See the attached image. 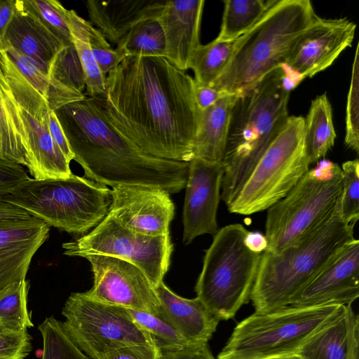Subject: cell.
<instances>
[{
  "mask_svg": "<svg viewBox=\"0 0 359 359\" xmlns=\"http://www.w3.org/2000/svg\"><path fill=\"white\" fill-rule=\"evenodd\" d=\"M101 102L113 127L145 154L193 159L200 115L195 82L165 57H125L107 74Z\"/></svg>",
  "mask_w": 359,
  "mask_h": 359,
  "instance_id": "obj_1",
  "label": "cell"
},
{
  "mask_svg": "<svg viewBox=\"0 0 359 359\" xmlns=\"http://www.w3.org/2000/svg\"><path fill=\"white\" fill-rule=\"evenodd\" d=\"M87 178L106 186L144 185L169 194L184 188L189 162L148 155L108 120L101 96H86L54 111Z\"/></svg>",
  "mask_w": 359,
  "mask_h": 359,
  "instance_id": "obj_2",
  "label": "cell"
},
{
  "mask_svg": "<svg viewBox=\"0 0 359 359\" xmlns=\"http://www.w3.org/2000/svg\"><path fill=\"white\" fill-rule=\"evenodd\" d=\"M297 79L284 65L238 95L222 160L221 198L228 206L285 124Z\"/></svg>",
  "mask_w": 359,
  "mask_h": 359,
  "instance_id": "obj_3",
  "label": "cell"
},
{
  "mask_svg": "<svg viewBox=\"0 0 359 359\" xmlns=\"http://www.w3.org/2000/svg\"><path fill=\"white\" fill-rule=\"evenodd\" d=\"M355 223L341 213V198L318 226L276 255L264 252L250 295L255 311L270 312L289 305L353 240Z\"/></svg>",
  "mask_w": 359,
  "mask_h": 359,
  "instance_id": "obj_4",
  "label": "cell"
},
{
  "mask_svg": "<svg viewBox=\"0 0 359 359\" xmlns=\"http://www.w3.org/2000/svg\"><path fill=\"white\" fill-rule=\"evenodd\" d=\"M318 17L309 0H277L237 39L226 67L211 87L235 95L251 88L284 65L297 40Z\"/></svg>",
  "mask_w": 359,
  "mask_h": 359,
  "instance_id": "obj_5",
  "label": "cell"
},
{
  "mask_svg": "<svg viewBox=\"0 0 359 359\" xmlns=\"http://www.w3.org/2000/svg\"><path fill=\"white\" fill-rule=\"evenodd\" d=\"M249 232L241 224L226 225L213 236L205 251L195 291L219 321L233 318L250 300L264 251L250 243Z\"/></svg>",
  "mask_w": 359,
  "mask_h": 359,
  "instance_id": "obj_6",
  "label": "cell"
},
{
  "mask_svg": "<svg viewBox=\"0 0 359 359\" xmlns=\"http://www.w3.org/2000/svg\"><path fill=\"white\" fill-rule=\"evenodd\" d=\"M4 196L49 226L73 234L97 226L112 201L107 186L74 174L67 179L29 178Z\"/></svg>",
  "mask_w": 359,
  "mask_h": 359,
  "instance_id": "obj_7",
  "label": "cell"
},
{
  "mask_svg": "<svg viewBox=\"0 0 359 359\" xmlns=\"http://www.w3.org/2000/svg\"><path fill=\"white\" fill-rule=\"evenodd\" d=\"M344 305L285 306L254 312L234 327L217 359H264L295 355L316 332L339 314Z\"/></svg>",
  "mask_w": 359,
  "mask_h": 359,
  "instance_id": "obj_8",
  "label": "cell"
},
{
  "mask_svg": "<svg viewBox=\"0 0 359 359\" xmlns=\"http://www.w3.org/2000/svg\"><path fill=\"white\" fill-rule=\"evenodd\" d=\"M341 196V167L323 161L309 169L287 194L268 208L265 252L276 255L323 222Z\"/></svg>",
  "mask_w": 359,
  "mask_h": 359,
  "instance_id": "obj_9",
  "label": "cell"
},
{
  "mask_svg": "<svg viewBox=\"0 0 359 359\" xmlns=\"http://www.w3.org/2000/svg\"><path fill=\"white\" fill-rule=\"evenodd\" d=\"M304 141V117L289 116L250 177L227 206L249 215L266 210L284 198L309 170Z\"/></svg>",
  "mask_w": 359,
  "mask_h": 359,
  "instance_id": "obj_10",
  "label": "cell"
},
{
  "mask_svg": "<svg viewBox=\"0 0 359 359\" xmlns=\"http://www.w3.org/2000/svg\"><path fill=\"white\" fill-rule=\"evenodd\" d=\"M64 329L76 346L91 359H102L130 345L153 344L128 309L94 300L84 292L72 293L62 311Z\"/></svg>",
  "mask_w": 359,
  "mask_h": 359,
  "instance_id": "obj_11",
  "label": "cell"
},
{
  "mask_svg": "<svg viewBox=\"0 0 359 359\" xmlns=\"http://www.w3.org/2000/svg\"><path fill=\"white\" fill-rule=\"evenodd\" d=\"M0 66L18 108L29 173L39 180L69 177L73 174L70 162L49 132L51 109L47 100L19 72L3 49H0Z\"/></svg>",
  "mask_w": 359,
  "mask_h": 359,
  "instance_id": "obj_12",
  "label": "cell"
},
{
  "mask_svg": "<svg viewBox=\"0 0 359 359\" xmlns=\"http://www.w3.org/2000/svg\"><path fill=\"white\" fill-rule=\"evenodd\" d=\"M70 257L102 255L130 262L145 274L154 288L168 270L172 244L170 235L152 236L131 231L107 216L91 231L62 243Z\"/></svg>",
  "mask_w": 359,
  "mask_h": 359,
  "instance_id": "obj_13",
  "label": "cell"
},
{
  "mask_svg": "<svg viewBox=\"0 0 359 359\" xmlns=\"http://www.w3.org/2000/svg\"><path fill=\"white\" fill-rule=\"evenodd\" d=\"M91 265L94 277L88 297L128 309L158 314L160 302L154 287L140 269L116 257L83 255Z\"/></svg>",
  "mask_w": 359,
  "mask_h": 359,
  "instance_id": "obj_14",
  "label": "cell"
},
{
  "mask_svg": "<svg viewBox=\"0 0 359 359\" xmlns=\"http://www.w3.org/2000/svg\"><path fill=\"white\" fill-rule=\"evenodd\" d=\"M356 25L346 18H321L297 40L285 67L299 82L325 70L351 46Z\"/></svg>",
  "mask_w": 359,
  "mask_h": 359,
  "instance_id": "obj_15",
  "label": "cell"
},
{
  "mask_svg": "<svg viewBox=\"0 0 359 359\" xmlns=\"http://www.w3.org/2000/svg\"><path fill=\"white\" fill-rule=\"evenodd\" d=\"M223 175L222 162L201 158L189 162L183 209L184 245L203 234L214 236L219 230L217 212Z\"/></svg>",
  "mask_w": 359,
  "mask_h": 359,
  "instance_id": "obj_16",
  "label": "cell"
},
{
  "mask_svg": "<svg viewBox=\"0 0 359 359\" xmlns=\"http://www.w3.org/2000/svg\"><path fill=\"white\" fill-rule=\"evenodd\" d=\"M111 190L109 215L123 226L148 236L169 235L175 206L167 191L144 185H117Z\"/></svg>",
  "mask_w": 359,
  "mask_h": 359,
  "instance_id": "obj_17",
  "label": "cell"
},
{
  "mask_svg": "<svg viewBox=\"0 0 359 359\" xmlns=\"http://www.w3.org/2000/svg\"><path fill=\"white\" fill-rule=\"evenodd\" d=\"M359 297V241L354 238L289 304L292 307L351 305Z\"/></svg>",
  "mask_w": 359,
  "mask_h": 359,
  "instance_id": "obj_18",
  "label": "cell"
},
{
  "mask_svg": "<svg viewBox=\"0 0 359 359\" xmlns=\"http://www.w3.org/2000/svg\"><path fill=\"white\" fill-rule=\"evenodd\" d=\"M49 232L50 226L34 217L0 221V294L26 279L31 261Z\"/></svg>",
  "mask_w": 359,
  "mask_h": 359,
  "instance_id": "obj_19",
  "label": "cell"
},
{
  "mask_svg": "<svg viewBox=\"0 0 359 359\" xmlns=\"http://www.w3.org/2000/svg\"><path fill=\"white\" fill-rule=\"evenodd\" d=\"M205 1L167 0L157 18L165 39V57L177 68L190 69L191 56L200 43Z\"/></svg>",
  "mask_w": 359,
  "mask_h": 359,
  "instance_id": "obj_20",
  "label": "cell"
},
{
  "mask_svg": "<svg viewBox=\"0 0 359 359\" xmlns=\"http://www.w3.org/2000/svg\"><path fill=\"white\" fill-rule=\"evenodd\" d=\"M160 302L157 316L171 325L191 345L208 344L219 320L212 316L196 297H182L162 281L155 287Z\"/></svg>",
  "mask_w": 359,
  "mask_h": 359,
  "instance_id": "obj_21",
  "label": "cell"
},
{
  "mask_svg": "<svg viewBox=\"0 0 359 359\" xmlns=\"http://www.w3.org/2000/svg\"><path fill=\"white\" fill-rule=\"evenodd\" d=\"M64 46L23 0H17L16 10L5 34L4 48L11 47L29 57L48 73L54 57Z\"/></svg>",
  "mask_w": 359,
  "mask_h": 359,
  "instance_id": "obj_22",
  "label": "cell"
},
{
  "mask_svg": "<svg viewBox=\"0 0 359 359\" xmlns=\"http://www.w3.org/2000/svg\"><path fill=\"white\" fill-rule=\"evenodd\" d=\"M167 0H89L88 15L105 39L117 44L136 25L157 18Z\"/></svg>",
  "mask_w": 359,
  "mask_h": 359,
  "instance_id": "obj_23",
  "label": "cell"
},
{
  "mask_svg": "<svg viewBox=\"0 0 359 359\" xmlns=\"http://www.w3.org/2000/svg\"><path fill=\"white\" fill-rule=\"evenodd\" d=\"M237 96L235 94H225L212 105L200 109L193 158L222 161L232 110Z\"/></svg>",
  "mask_w": 359,
  "mask_h": 359,
  "instance_id": "obj_24",
  "label": "cell"
},
{
  "mask_svg": "<svg viewBox=\"0 0 359 359\" xmlns=\"http://www.w3.org/2000/svg\"><path fill=\"white\" fill-rule=\"evenodd\" d=\"M53 86L48 102L50 109L60 107L86 97L83 71L74 44L65 45L54 57L48 69Z\"/></svg>",
  "mask_w": 359,
  "mask_h": 359,
  "instance_id": "obj_25",
  "label": "cell"
},
{
  "mask_svg": "<svg viewBox=\"0 0 359 359\" xmlns=\"http://www.w3.org/2000/svg\"><path fill=\"white\" fill-rule=\"evenodd\" d=\"M0 157L27 167L25 133L18 108L0 66Z\"/></svg>",
  "mask_w": 359,
  "mask_h": 359,
  "instance_id": "obj_26",
  "label": "cell"
},
{
  "mask_svg": "<svg viewBox=\"0 0 359 359\" xmlns=\"http://www.w3.org/2000/svg\"><path fill=\"white\" fill-rule=\"evenodd\" d=\"M336 137L332 106L327 94L323 93L312 100L304 117V147L310 165L327 154Z\"/></svg>",
  "mask_w": 359,
  "mask_h": 359,
  "instance_id": "obj_27",
  "label": "cell"
},
{
  "mask_svg": "<svg viewBox=\"0 0 359 359\" xmlns=\"http://www.w3.org/2000/svg\"><path fill=\"white\" fill-rule=\"evenodd\" d=\"M348 323L343 311L313 334L299 348V359H347Z\"/></svg>",
  "mask_w": 359,
  "mask_h": 359,
  "instance_id": "obj_28",
  "label": "cell"
},
{
  "mask_svg": "<svg viewBox=\"0 0 359 359\" xmlns=\"http://www.w3.org/2000/svg\"><path fill=\"white\" fill-rule=\"evenodd\" d=\"M69 18L72 41L85 77L86 95L89 97L102 96L105 93L107 77L102 75L95 62L90 41V37L98 29L73 10H69Z\"/></svg>",
  "mask_w": 359,
  "mask_h": 359,
  "instance_id": "obj_29",
  "label": "cell"
},
{
  "mask_svg": "<svg viewBox=\"0 0 359 359\" xmlns=\"http://www.w3.org/2000/svg\"><path fill=\"white\" fill-rule=\"evenodd\" d=\"M277 0H226L216 39L233 41L248 32Z\"/></svg>",
  "mask_w": 359,
  "mask_h": 359,
  "instance_id": "obj_30",
  "label": "cell"
},
{
  "mask_svg": "<svg viewBox=\"0 0 359 359\" xmlns=\"http://www.w3.org/2000/svg\"><path fill=\"white\" fill-rule=\"evenodd\" d=\"M236 40L222 41L215 39L196 48L190 62L196 85L211 87L214 84L226 67Z\"/></svg>",
  "mask_w": 359,
  "mask_h": 359,
  "instance_id": "obj_31",
  "label": "cell"
},
{
  "mask_svg": "<svg viewBox=\"0 0 359 359\" xmlns=\"http://www.w3.org/2000/svg\"><path fill=\"white\" fill-rule=\"evenodd\" d=\"M116 47L123 50L126 57H164V34L158 19H148L136 25Z\"/></svg>",
  "mask_w": 359,
  "mask_h": 359,
  "instance_id": "obj_32",
  "label": "cell"
},
{
  "mask_svg": "<svg viewBox=\"0 0 359 359\" xmlns=\"http://www.w3.org/2000/svg\"><path fill=\"white\" fill-rule=\"evenodd\" d=\"M28 292L25 279L0 294V332H19L34 326L27 308Z\"/></svg>",
  "mask_w": 359,
  "mask_h": 359,
  "instance_id": "obj_33",
  "label": "cell"
},
{
  "mask_svg": "<svg viewBox=\"0 0 359 359\" xmlns=\"http://www.w3.org/2000/svg\"><path fill=\"white\" fill-rule=\"evenodd\" d=\"M39 330L43 344L41 359H91L69 337L62 322L53 316L46 318Z\"/></svg>",
  "mask_w": 359,
  "mask_h": 359,
  "instance_id": "obj_34",
  "label": "cell"
},
{
  "mask_svg": "<svg viewBox=\"0 0 359 359\" xmlns=\"http://www.w3.org/2000/svg\"><path fill=\"white\" fill-rule=\"evenodd\" d=\"M128 310L135 323L149 334L154 345L159 351H177L191 345L158 316Z\"/></svg>",
  "mask_w": 359,
  "mask_h": 359,
  "instance_id": "obj_35",
  "label": "cell"
},
{
  "mask_svg": "<svg viewBox=\"0 0 359 359\" xmlns=\"http://www.w3.org/2000/svg\"><path fill=\"white\" fill-rule=\"evenodd\" d=\"M45 26L65 45L72 43L69 10L55 0H23Z\"/></svg>",
  "mask_w": 359,
  "mask_h": 359,
  "instance_id": "obj_36",
  "label": "cell"
},
{
  "mask_svg": "<svg viewBox=\"0 0 359 359\" xmlns=\"http://www.w3.org/2000/svg\"><path fill=\"white\" fill-rule=\"evenodd\" d=\"M341 213L347 223L359 219V161L356 158L344 162L341 167Z\"/></svg>",
  "mask_w": 359,
  "mask_h": 359,
  "instance_id": "obj_37",
  "label": "cell"
},
{
  "mask_svg": "<svg viewBox=\"0 0 359 359\" xmlns=\"http://www.w3.org/2000/svg\"><path fill=\"white\" fill-rule=\"evenodd\" d=\"M346 145L357 154L359 151V50L356 46L346 111Z\"/></svg>",
  "mask_w": 359,
  "mask_h": 359,
  "instance_id": "obj_38",
  "label": "cell"
},
{
  "mask_svg": "<svg viewBox=\"0 0 359 359\" xmlns=\"http://www.w3.org/2000/svg\"><path fill=\"white\" fill-rule=\"evenodd\" d=\"M6 51L13 65L24 77L46 98L50 100L53 86L48 74L32 58L26 56L11 47H6Z\"/></svg>",
  "mask_w": 359,
  "mask_h": 359,
  "instance_id": "obj_39",
  "label": "cell"
},
{
  "mask_svg": "<svg viewBox=\"0 0 359 359\" xmlns=\"http://www.w3.org/2000/svg\"><path fill=\"white\" fill-rule=\"evenodd\" d=\"M32 351L27 330L0 332V359H24Z\"/></svg>",
  "mask_w": 359,
  "mask_h": 359,
  "instance_id": "obj_40",
  "label": "cell"
},
{
  "mask_svg": "<svg viewBox=\"0 0 359 359\" xmlns=\"http://www.w3.org/2000/svg\"><path fill=\"white\" fill-rule=\"evenodd\" d=\"M29 178L22 165L0 157V196L11 193Z\"/></svg>",
  "mask_w": 359,
  "mask_h": 359,
  "instance_id": "obj_41",
  "label": "cell"
},
{
  "mask_svg": "<svg viewBox=\"0 0 359 359\" xmlns=\"http://www.w3.org/2000/svg\"><path fill=\"white\" fill-rule=\"evenodd\" d=\"M91 49L95 62L101 73L105 77L126 57L123 50L117 47L112 49L109 43L107 45L91 46Z\"/></svg>",
  "mask_w": 359,
  "mask_h": 359,
  "instance_id": "obj_42",
  "label": "cell"
},
{
  "mask_svg": "<svg viewBox=\"0 0 359 359\" xmlns=\"http://www.w3.org/2000/svg\"><path fill=\"white\" fill-rule=\"evenodd\" d=\"M159 350L153 344H137L113 351L102 359H158Z\"/></svg>",
  "mask_w": 359,
  "mask_h": 359,
  "instance_id": "obj_43",
  "label": "cell"
},
{
  "mask_svg": "<svg viewBox=\"0 0 359 359\" xmlns=\"http://www.w3.org/2000/svg\"><path fill=\"white\" fill-rule=\"evenodd\" d=\"M158 359H217L210 351L208 344L189 345L182 349L159 351Z\"/></svg>",
  "mask_w": 359,
  "mask_h": 359,
  "instance_id": "obj_44",
  "label": "cell"
},
{
  "mask_svg": "<svg viewBox=\"0 0 359 359\" xmlns=\"http://www.w3.org/2000/svg\"><path fill=\"white\" fill-rule=\"evenodd\" d=\"M48 128L50 136L68 161L74 160V154L67 139L54 111L50 110L48 116Z\"/></svg>",
  "mask_w": 359,
  "mask_h": 359,
  "instance_id": "obj_45",
  "label": "cell"
},
{
  "mask_svg": "<svg viewBox=\"0 0 359 359\" xmlns=\"http://www.w3.org/2000/svg\"><path fill=\"white\" fill-rule=\"evenodd\" d=\"M348 323V353L347 359H359V316L351 305L346 306Z\"/></svg>",
  "mask_w": 359,
  "mask_h": 359,
  "instance_id": "obj_46",
  "label": "cell"
},
{
  "mask_svg": "<svg viewBox=\"0 0 359 359\" xmlns=\"http://www.w3.org/2000/svg\"><path fill=\"white\" fill-rule=\"evenodd\" d=\"M17 0H0V49L4 48V37L14 15Z\"/></svg>",
  "mask_w": 359,
  "mask_h": 359,
  "instance_id": "obj_47",
  "label": "cell"
},
{
  "mask_svg": "<svg viewBox=\"0 0 359 359\" xmlns=\"http://www.w3.org/2000/svg\"><path fill=\"white\" fill-rule=\"evenodd\" d=\"M225 94L227 93H221L212 87L195 84V96L200 109H204L212 105Z\"/></svg>",
  "mask_w": 359,
  "mask_h": 359,
  "instance_id": "obj_48",
  "label": "cell"
},
{
  "mask_svg": "<svg viewBox=\"0 0 359 359\" xmlns=\"http://www.w3.org/2000/svg\"><path fill=\"white\" fill-rule=\"evenodd\" d=\"M27 211L8 202L0 196V221L22 220L32 217Z\"/></svg>",
  "mask_w": 359,
  "mask_h": 359,
  "instance_id": "obj_49",
  "label": "cell"
},
{
  "mask_svg": "<svg viewBox=\"0 0 359 359\" xmlns=\"http://www.w3.org/2000/svg\"><path fill=\"white\" fill-rule=\"evenodd\" d=\"M264 359H299L297 355H285V356H279V357H273V358H268Z\"/></svg>",
  "mask_w": 359,
  "mask_h": 359,
  "instance_id": "obj_50",
  "label": "cell"
}]
</instances>
